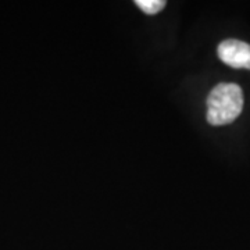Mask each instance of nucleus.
Returning <instances> with one entry per match:
<instances>
[{
	"instance_id": "nucleus-3",
	"label": "nucleus",
	"mask_w": 250,
	"mask_h": 250,
	"mask_svg": "<svg viewBox=\"0 0 250 250\" xmlns=\"http://www.w3.org/2000/svg\"><path fill=\"white\" fill-rule=\"evenodd\" d=\"M135 4L142 10L143 13L154 16L157 13H160L161 10L166 7V0H136Z\"/></svg>"
},
{
	"instance_id": "nucleus-1",
	"label": "nucleus",
	"mask_w": 250,
	"mask_h": 250,
	"mask_svg": "<svg viewBox=\"0 0 250 250\" xmlns=\"http://www.w3.org/2000/svg\"><path fill=\"white\" fill-rule=\"evenodd\" d=\"M243 93L236 83H220L207 98V121L211 125L232 123L242 113Z\"/></svg>"
},
{
	"instance_id": "nucleus-2",
	"label": "nucleus",
	"mask_w": 250,
	"mask_h": 250,
	"mask_svg": "<svg viewBox=\"0 0 250 250\" xmlns=\"http://www.w3.org/2000/svg\"><path fill=\"white\" fill-rule=\"evenodd\" d=\"M218 57L233 68L250 70V45L236 39H227L218 46Z\"/></svg>"
}]
</instances>
